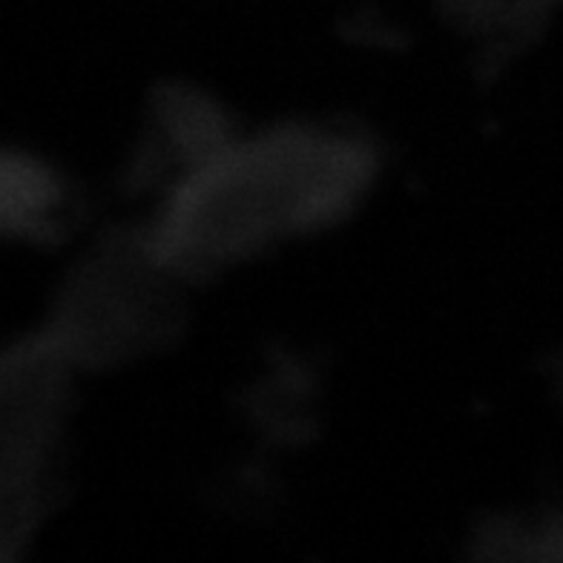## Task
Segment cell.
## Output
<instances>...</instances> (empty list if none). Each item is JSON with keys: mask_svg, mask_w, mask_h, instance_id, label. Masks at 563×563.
Masks as SVG:
<instances>
[{"mask_svg": "<svg viewBox=\"0 0 563 563\" xmlns=\"http://www.w3.org/2000/svg\"><path fill=\"white\" fill-rule=\"evenodd\" d=\"M374 173V150L342 130L228 139L170 187L147 236L176 274H210L345 219Z\"/></svg>", "mask_w": 563, "mask_h": 563, "instance_id": "cell-1", "label": "cell"}, {"mask_svg": "<svg viewBox=\"0 0 563 563\" xmlns=\"http://www.w3.org/2000/svg\"><path fill=\"white\" fill-rule=\"evenodd\" d=\"M176 274L150 236L112 242L84 267L64 342L87 363H130L164 349L181 322Z\"/></svg>", "mask_w": 563, "mask_h": 563, "instance_id": "cell-2", "label": "cell"}, {"mask_svg": "<svg viewBox=\"0 0 563 563\" xmlns=\"http://www.w3.org/2000/svg\"><path fill=\"white\" fill-rule=\"evenodd\" d=\"M228 124L213 101L194 89H167L153 112V141L156 162L170 164L176 181L199 167L228 141Z\"/></svg>", "mask_w": 563, "mask_h": 563, "instance_id": "cell-3", "label": "cell"}, {"mask_svg": "<svg viewBox=\"0 0 563 563\" xmlns=\"http://www.w3.org/2000/svg\"><path fill=\"white\" fill-rule=\"evenodd\" d=\"M483 549L495 558H563V518H504L495 520L483 532Z\"/></svg>", "mask_w": 563, "mask_h": 563, "instance_id": "cell-4", "label": "cell"}, {"mask_svg": "<svg viewBox=\"0 0 563 563\" xmlns=\"http://www.w3.org/2000/svg\"><path fill=\"white\" fill-rule=\"evenodd\" d=\"M561 386H563V360H561Z\"/></svg>", "mask_w": 563, "mask_h": 563, "instance_id": "cell-5", "label": "cell"}]
</instances>
